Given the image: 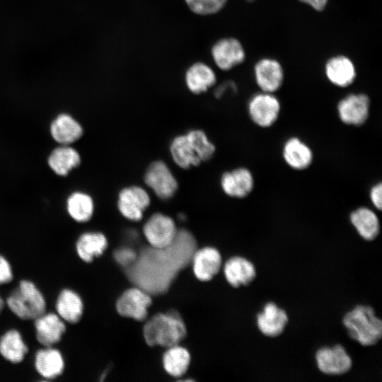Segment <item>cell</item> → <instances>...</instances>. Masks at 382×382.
Masks as SVG:
<instances>
[{
	"label": "cell",
	"mask_w": 382,
	"mask_h": 382,
	"mask_svg": "<svg viewBox=\"0 0 382 382\" xmlns=\"http://www.w3.org/2000/svg\"><path fill=\"white\" fill-rule=\"evenodd\" d=\"M197 249L193 235L186 229L178 230L170 245L143 248L134 262L127 267L129 279L151 295L167 291L171 282L188 263Z\"/></svg>",
	"instance_id": "cell-1"
},
{
	"label": "cell",
	"mask_w": 382,
	"mask_h": 382,
	"mask_svg": "<svg viewBox=\"0 0 382 382\" xmlns=\"http://www.w3.org/2000/svg\"><path fill=\"white\" fill-rule=\"evenodd\" d=\"M144 341L149 347L168 348L180 345L187 336V328L181 316L175 311L158 313L143 326Z\"/></svg>",
	"instance_id": "cell-2"
},
{
	"label": "cell",
	"mask_w": 382,
	"mask_h": 382,
	"mask_svg": "<svg viewBox=\"0 0 382 382\" xmlns=\"http://www.w3.org/2000/svg\"><path fill=\"white\" fill-rule=\"evenodd\" d=\"M342 323L349 337L363 346L375 345L381 339V320L369 306H356L344 316Z\"/></svg>",
	"instance_id": "cell-3"
},
{
	"label": "cell",
	"mask_w": 382,
	"mask_h": 382,
	"mask_svg": "<svg viewBox=\"0 0 382 382\" xmlns=\"http://www.w3.org/2000/svg\"><path fill=\"white\" fill-rule=\"evenodd\" d=\"M11 311L22 320H35L46 312V301L40 290L31 281L23 279L7 297Z\"/></svg>",
	"instance_id": "cell-4"
},
{
	"label": "cell",
	"mask_w": 382,
	"mask_h": 382,
	"mask_svg": "<svg viewBox=\"0 0 382 382\" xmlns=\"http://www.w3.org/2000/svg\"><path fill=\"white\" fill-rule=\"evenodd\" d=\"M151 304V295L134 286L122 293L116 301L115 307L117 313L122 317L142 322L147 318L148 308Z\"/></svg>",
	"instance_id": "cell-5"
},
{
	"label": "cell",
	"mask_w": 382,
	"mask_h": 382,
	"mask_svg": "<svg viewBox=\"0 0 382 382\" xmlns=\"http://www.w3.org/2000/svg\"><path fill=\"white\" fill-rule=\"evenodd\" d=\"M248 111L255 125L262 128H268L274 125L279 119L281 104L272 93L262 91L250 99Z\"/></svg>",
	"instance_id": "cell-6"
},
{
	"label": "cell",
	"mask_w": 382,
	"mask_h": 382,
	"mask_svg": "<svg viewBox=\"0 0 382 382\" xmlns=\"http://www.w3.org/2000/svg\"><path fill=\"white\" fill-rule=\"evenodd\" d=\"M142 231L150 246L162 248L172 243L178 229L171 217L162 213H155L145 222Z\"/></svg>",
	"instance_id": "cell-7"
},
{
	"label": "cell",
	"mask_w": 382,
	"mask_h": 382,
	"mask_svg": "<svg viewBox=\"0 0 382 382\" xmlns=\"http://www.w3.org/2000/svg\"><path fill=\"white\" fill-rule=\"evenodd\" d=\"M146 185L161 199L171 198L178 190V182L168 165L163 161L152 162L144 175Z\"/></svg>",
	"instance_id": "cell-8"
},
{
	"label": "cell",
	"mask_w": 382,
	"mask_h": 382,
	"mask_svg": "<svg viewBox=\"0 0 382 382\" xmlns=\"http://www.w3.org/2000/svg\"><path fill=\"white\" fill-rule=\"evenodd\" d=\"M151 202L148 192L139 186H129L120 190L117 198V209L127 219L140 221Z\"/></svg>",
	"instance_id": "cell-9"
},
{
	"label": "cell",
	"mask_w": 382,
	"mask_h": 382,
	"mask_svg": "<svg viewBox=\"0 0 382 382\" xmlns=\"http://www.w3.org/2000/svg\"><path fill=\"white\" fill-rule=\"evenodd\" d=\"M340 121L349 126H361L369 117L370 100L363 93H352L342 98L337 106Z\"/></svg>",
	"instance_id": "cell-10"
},
{
	"label": "cell",
	"mask_w": 382,
	"mask_h": 382,
	"mask_svg": "<svg viewBox=\"0 0 382 382\" xmlns=\"http://www.w3.org/2000/svg\"><path fill=\"white\" fill-rule=\"evenodd\" d=\"M318 369L327 375H342L352 366V360L346 349L340 345L325 347L316 353Z\"/></svg>",
	"instance_id": "cell-11"
},
{
	"label": "cell",
	"mask_w": 382,
	"mask_h": 382,
	"mask_svg": "<svg viewBox=\"0 0 382 382\" xmlns=\"http://www.w3.org/2000/svg\"><path fill=\"white\" fill-rule=\"evenodd\" d=\"M191 263L195 277L201 282H208L219 272L222 267V256L216 248L205 246L196 249Z\"/></svg>",
	"instance_id": "cell-12"
},
{
	"label": "cell",
	"mask_w": 382,
	"mask_h": 382,
	"mask_svg": "<svg viewBox=\"0 0 382 382\" xmlns=\"http://www.w3.org/2000/svg\"><path fill=\"white\" fill-rule=\"evenodd\" d=\"M170 152L175 164L184 169L199 166L203 162L199 147L190 132L172 140Z\"/></svg>",
	"instance_id": "cell-13"
},
{
	"label": "cell",
	"mask_w": 382,
	"mask_h": 382,
	"mask_svg": "<svg viewBox=\"0 0 382 382\" xmlns=\"http://www.w3.org/2000/svg\"><path fill=\"white\" fill-rule=\"evenodd\" d=\"M211 54L216 66L223 71L233 68L245 59L241 43L232 37L222 38L216 42L212 47Z\"/></svg>",
	"instance_id": "cell-14"
},
{
	"label": "cell",
	"mask_w": 382,
	"mask_h": 382,
	"mask_svg": "<svg viewBox=\"0 0 382 382\" xmlns=\"http://www.w3.org/2000/svg\"><path fill=\"white\" fill-rule=\"evenodd\" d=\"M36 339L44 347L57 344L66 332L64 321L54 313H45L34 320Z\"/></svg>",
	"instance_id": "cell-15"
},
{
	"label": "cell",
	"mask_w": 382,
	"mask_h": 382,
	"mask_svg": "<svg viewBox=\"0 0 382 382\" xmlns=\"http://www.w3.org/2000/svg\"><path fill=\"white\" fill-rule=\"evenodd\" d=\"M220 184L226 195L241 199L246 197L252 192L255 180L251 171L241 167L223 173Z\"/></svg>",
	"instance_id": "cell-16"
},
{
	"label": "cell",
	"mask_w": 382,
	"mask_h": 382,
	"mask_svg": "<svg viewBox=\"0 0 382 382\" xmlns=\"http://www.w3.org/2000/svg\"><path fill=\"white\" fill-rule=\"evenodd\" d=\"M255 78L259 88L263 92L277 91L283 82V70L281 64L275 59L264 58L255 66Z\"/></svg>",
	"instance_id": "cell-17"
},
{
	"label": "cell",
	"mask_w": 382,
	"mask_h": 382,
	"mask_svg": "<svg viewBox=\"0 0 382 382\" xmlns=\"http://www.w3.org/2000/svg\"><path fill=\"white\" fill-rule=\"evenodd\" d=\"M288 321L286 312L273 302L267 303L262 311L257 315L258 329L267 337H275L280 335Z\"/></svg>",
	"instance_id": "cell-18"
},
{
	"label": "cell",
	"mask_w": 382,
	"mask_h": 382,
	"mask_svg": "<svg viewBox=\"0 0 382 382\" xmlns=\"http://www.w3.org/2000/svg\"><path fill=\"white\" fill-rule=\"evenodd\" d=\"M282 157L291 168L303 170L310 167L313 161L311 148L297 137L289 138L282 147Z\"/></svg>",
	"instance_id": "cell-19"
},
{
	"label": "cell",
	"mask_w": 382,
	"mask_h": 382,
	"mask_svg": "<svg viewBox=\"0 0 382 382\" xmlns=\"http://www.w3.org/2000/svg\"><path fill=\"white\" fill-rule=\"evenodd\" d=\"M34 366L42 378L52 380L62 374L65 362L59 350L52 347H45L35 353Z\"/></svg>",
	"instance_id": "cell-20"
},
{
	"label": "cell",
	"mask_w": 382,
	"mask_h": 382,
	"mask_svg": "<svg viewBox=\"0 0 382 382\" xmlns=\"http://www.w3.org/2000/svg\"><path fill=\"white\" fill-rule=\"evenodd\" d=\"M224 274L227 282L233 288L250 284L256 277L254 265L241 256L228 259L224 265Z\"/></svg>",
	"instance_id": "cell-21"
},
{
	"label": "cell",
	"mask_w": 382,
	"mask_h": 382,
	"mask_svg": "<svg viewBox=\"0 0 382 382\" xmlns=\"http://www.w3.org/2000/svg\"><path fill=\"white\" fill-rule=\"evenodd\" d=\"M55 308L57 314L68 323L79 322L83 314V302L79 294L71 289H64L58 294Z\"/></svg>",
	"instance_id": "cell-22"
},
{
	"label": "cell",
	"mask_w": 382,
	"mask_h": 382,
	"mask_svg": "<svg viewBox=\"0 0 382 382\" xmlns=\"http://www.w3.org/2000/svg\"><path fill=\"white\" fill-rule=\"evenodd\" d=\"M185 81L190 92L199 94L206 92L216 83V76L210 66L197 62L190 65L186 70Z\"/></svg>",
	"instance_id": "cell-23"
},
{
	"label": "cell",
	"mask_w": 382,
	"mask_h": 382,
	"mask_svg": "<svg viewBox=\"0 0 382 382\" xmlns=\"http://www.w3.org/2000/svg\"><path fill=\"white\" fill-rule=\"evenodd\" d=\"M108 245V239L103 233L86 232L79 237L76 243V251L82 261L89 263L102 255Z\"/></svg>",
	"instance_id": "cell-24"
},
{
	"label": "cell",
	"mask_w": 382,
	"mask_h": 382,
	"mask_svg": "<svg viewBox=\"0 0 382 382\" xmlns=\"http://www.w3.org/2000/svg\"><path fill=\"white\" fill-rule=\"evenodd\" d=\"M349 220L359 235L364 240L371 241L376 238L380 232V221L374 210L360 207L352 212Z\"/></svg>",
	"instance_id": "cell-25"
},
{
	"label": "cell",
	"mask_w": 382,
	"mask_h": 382,
	"mask_svg": "<svg viewBox=\"0 0 382 382\" xmlns=\"http://www.w3.org/2000/svg\"><path fill=\"white\" fill-rule=\"evenodd\" d=\"M325 74L332 83L345 88L353 83L356 70L353 62L348 57L340 55L332 57L327 62Z\"/></svg>",
	"instance_id": "cell-26"
},
{
	"label": "cell",
	"mask_w": 382,
	"mask_h": 382,
	"mask_svg": "<svg viewBox=\"0 0 382 382\" xmlns=\"http://www.w3.org/2000/svg\"><path fill=\"white\" fill-rule=\"evenodd\" d=\"M191 354L187 349L180 345L166 348L162 356L164 371L173 378L183 377L188 371Z\"/></svg>",
	"instance_id": "cell-27"
},
{
	"label": "cell",
	"mask_w": 382,
	"mask_h": 382,
	"mask_svg": "<svg viewBox=\"0 0 382 382\" xmlns=\"http://www.w3.org/2000/svg\"><path fill=\"white\" fill-rule=\"evenodd\" d=\"M50 132L59 144L68 145L78 140L83 134L81 125L67 114L58 115L52 122Z\"/></svg>",
	"instance_id": "cell-28"
},
{
	"label": "cell",
	"mask_w": 382,
	"mask_h": 382,
	"mask_svg": "<svg viewBox=\"0 0 382 382\" xmlns=\"http://www.w3.org/2000/svg\"><path fill=\"white\" fill-rule=\"evenodd\" d=\"M28 352V347L18 330H8L0 337V355L6 361L21 363Z\"/></svg>",
	"instance_id": "cell-29"
},
{
	"label": "cell",
	"mask_w": 382,
	"mask_h": 382,
	"mask_svg": "<svg viewBox=\"0 0 382 382\" xmlns=\"http://www.w3.org/2000/svg\"><path fill=\"white\" fill-rule=\"evenodd\" d=\"M81 162L80 155L74 148L66 145L57 147L52 151L48 158L52 170L59 175H66Z\"/></svg>",
	"instance_id": "cell-30"
},
{
	"label": "cell",
	"mask_w": 382,
	"mask_h": 382,
	"mask_svg": "<svg viewBox=\"0 0 382 382\" xmlns=\"http://www.w3.org/2000/svg\"><path fill=\"white\" fill-rule=\"evenodd\" d=\"M70 216L77 222L83 223L89 221L94 211L93 199L87 194L76 192L71 194L66 204Z\"/></svg>",
	"instance_id": "cell-31"
},
{
	"label": "cell",
	"mask_w": 382,
	"mask_h": 382,
	"mask_svg": "<svg viewBox=\"0 0 382 382\" xmlns=\"http://www.w3.org/2000/svg\"><path fill=\"white\" fill-rule=\"evenodd\" d=\"M228 0H185L190 10L195 14H214L223 8Z\"/></svg>",
	"instance_id": "cell-32"
},
{
	"label": "cell",
	"mask_w": 382,
	"mask_h": 382,
	"mask_svg": "<svg viewBox=\"0 0 382 382\" xmlns=\"http://www.w3.org/2000/svg\"><path fill=\"white\" fill-rule=\"evenodd\" d=\"M13 278L12 267L8 260L0 255V284L11 282Z\"/></svg>",
	"instance_id": "cell-33"
},
{
	"label": "cell",
	"mask_w": 382,
	"mask_h": 382,
	"mask_svg": "<svg viewBox=\"0 0 382 382\" xmlns=\"http://www.w3.org/2000/svg\"><path fill=\"white\" fill-rule=\"evenodd\" d=\"M369 198L372 205L378 210L382 208V184L376 183L369 191Z\"/></svg>",
	"instance_id": "cell-34"
},
{
	"label": "cell",
	"mask_w": 382,
	"mask_h": 382,
	"mask_svg": "<svg viewBox=\"0 0 382 382\" xmlns=\"http://www.w3.org/2000/svg\"><path fill=\"white\" fill-rule=\"evenodd\" d=\"M236 89V84L233 81H226L216 88L214 91V95L217 98H219L223 96L227 90L234 92Z\"/></svg>",
	"instance_id": "cell-35"
},
{
	"label": "cell",
	"mask_w": 382,
	"mask_h": 382,
	"mask_svg": "<svg viewBox=\"0 0 382 382\" xmlns=\"http://www.w3.org/2000/svg\"><path fill=\"white\" fill-rule=\"evenodd\" d=\"M305 3L317 11L323 10L327 4L328 0H299Z\"/></svg>",
	"instance_id": "cell-36"
},
{
	"label": "cell",
	"mask_w": 382,
	"mask_h": 382,
	"mask_svg": "<svg viewBox=\"0 0 382 382\" xmlns=\"http://www.w3.org/2000/svg\"><path fill=\"white\" fill-rule=\"evenodd\" d=\"M4 307V301L1 296H0V313L2 311L3 308Z\"/></svg>",
	"instance_id": "cell-37"
},
{
	"label": "cell",
	"mask_w": 382,
	"mask_h": 382,
	"mask_svg": "<svg viewBox=\"0 0 382 382\" xmlns=\"http://www.w3.org/2000/svg\"><path fill=\"white\" fill-rule=\"evenodd\" d=\"M248 1H251V0H248Z\"/></svg>",
	"instance_id": "cell-38"
}]
</instances>
